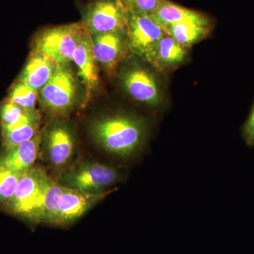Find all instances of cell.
I'll return each instance as SVG.
<instances>
[{
    "label": "cell",
    "instance_id": "obj_1",
    "mask_svg": "<svg viewBox=\"0 0 254 254\" xmlns=\"http://www.w3.org/2000/svg\"><path fill=\"white\" fill-rule=\"evenodd\" d=\"M92 136L110 154L122 159L131 158L144 145L147 136L144 120L127 113H115L92 124Z\"/></svg>",
    "mask_w": 254,
    "mask_h": 254
},
{
    "label": "cell",
    "instance_id": "obj_2",
    "mask_svg": "<svg viewBox=\"0 0 254 254\" xmlns=\"http://www.w3.org/2000/svg\"><path fill=\"white\" fill-rule=\"evenodd\" d=\"M85 31L81 22L47 28L37 35L32 52L45 55L58 64L66 65L73 60Z\"/></svg>",
    "mask_w": 254,
    "mask_h": 254
},
{
    "label": "cell",
    "instance_id": "obj_3",
    "mask_svg": "<svg viewBox=\"0 0 254 254\" xmlns=\"http://www.w3.org/2000/svg\"><path fill=\"white\" fill-rule=\"evenodd\" d=\"M81 23L91 35L126 33L128 12L121 0H89L82 5Z\"/></svg>",
    "mask_w": 254,
    "mask_h": 254
},
{
    "label": "cell",
    "instance_id": "obj_4",
    "mask_svg": "<svg viewBox=\"0 0 254 254\" xmlns=\"http://www.w3.org/2000/svg\"><path fill=\"white\" fill-rule=\"evenodd\" d=\"M121 175L116 169L94 161L78 164L64 172L59 183L66 188L90 193H104L107 187L118 183Z\"/></svg>",
    "mask_w": 254,
    "mask_h": 254
},
{
    "label": "cell",
    "instance_id": "obj_5",
    "mask_svg": "<svg viewBox=\"0 0 254 254\" xmlns=\"http://www.w3.org/2000/svg\"><path fill=\"white\" fill-rule=\"evenodd\" d=\"M50 177L43 169L33 167L23 173L7 208L10 211L36 222L47 185Z\"/></svg>",
    "mask_w": 254,
    "mask_h": 254
},
{
    "label": "cell",
    "instance_id": "obj_6",
    "mask_svg": "<svg viewBox=\"0 0 254 254\" xmlns=\"http://www.w3.org/2000/svg\"><path fill=\"white\" fill-rule=\"evenodd\" d=\"M77 85L66 65H59L54 75L41 90L40 100L49 113L63 115L72 108Z\"/></svg>",
    "mask_w": 254,
    "mask_h": 254
},
{
    "label": "cell",
    "instance_id": "obj_7",
    "mask_svg": "<svg viewBox=\"0 0 254 254\" xmlns=\"http://www.w3.org/2000/svg\"><path fill=\"white\" fill-rule=\"evenodd\" d=\"M125 33L129 51L147 63L165 34L163 28L148 15L129 12Z\"/></svg>",
    "mask_w": 254,
    "mask_h": 254
},
{
    "label": "cell",
    "instance_id": "obj_8",
    "mask_svg": "<svg viewBox=\"0 0 254 254\" xmlns=\"http://www.w3.org/2000/svg\"><path fill=\"white\" fill-rule=\"evenodd\" d=\"M120 81L127 93L139 103L157 106L163 101L158 78L147 68L139 65L129 66L122 72Z\"/></svg>",
    "mask_w": 254,
    "mask_h": 254
},
{
    "label": "cell",
    "instance_id": "obj_9",
    "mask_svg": "<svg viewBox=\"0 0 254 254\" xmlns=\"http://www.w3.org/2000/svg\"><path fill=\"white\" fill-rule=\"evenodd\" d=\"M91 37L93 54L97 63L110 74H113L119 64L126 58L129 51L126 33L114 32Z\"/></svg>",
    "mask_w": 254,
    "mask_h": 254
},
{
    "label": "cell",
    "instance_id": "obj_10",
    "mask_svg": "<svg viewBox=\"0 0 254 254\" xmlns=\"http://www.w3.org/2000/svg\"><path fill=\"white\" fill-rule=\"evenodd\" d=\"M105 194V192L90 193L64 187L58 201L56 225H68L76 221L98 200L104 198Z\"/></svg>",
    "mask_w": 254,
    "mask_h": 254
},
{
    "label": "cell",
    "instance_id": "obj_11",
    "mask_svg": "<svg viewBox=\"0 0 254 254\" xmlns=\"http://www.w3.org/2000/svg\"><path fill=\"white\" fill-rule=\"evenodd\" d=\"M72 60L86 87L87 97L90 98V95L99 86V71L93 54L92 37L86 30L81 37Z\"/></svg>",
    "mask_w": 254,
    "mask_h": 254
},
{
    "label": "cell",
    "instance_id": "obj_12",
    "mask_svg": "<svg viewBox=\"0 0 254 254\" xmlns=\"http://www.w3.org/2000/svg\"><path fill=\"white\" fill-rule=\"evenodd\" d=\"M74 139L69 128L62 124L50 127L46 135V152L52 165L61 167L71 160L74 152Z\"/></svg>",
    "mask_w": 254,
    "mask_h": 254
},
{
    "label": "cell",
    "instance_id": "obj_13",
    "mask_svg": "<svg viewBox=\"0 0 254 254\" xmlns=\"http://www.w3.org/2000/svg\"><path fill=\"white\" fill-rule=\"evenodd\" d=\"M188 48L165 33L148 63L160 71L176 68L186 61Z\"/></svg>",
    "mask_w": 254,
    "mask_h": 254
},
{
    "label": "cell",
    "instance_id": "obj_14",
    "mask_svg": "<svg viewBox=\"0 0 254 254\" xmlns=\"http://www.w3.org/2000/svg\"><path fill=\"white\" fill-rule=\"evenodd\" d=\"M41 135L38 133L34 138L4 150L0 156V164L10 170L18 173H25L31 169L39 153Z\"/></svg>",
    "mask_w": 254,
    "mask_h": 254
},
{
    "label": "cell",
    "instance_id": "obj_15",
    "mask_svg": "<svg viewBox=\"0 0 254 254\" xmlns=\"http://www.w3.org/2000/svg\"><path fill=\"white\" fill-rule=\"evenodd\" d=\"M163 29L168 36L189 48L206 38L211 31L212 24L208 16L203 14L200 17L175 23Z\"/></svg>",
    "mask_w": 254,
    "mask_h": 254
},
{
    "label": "cell",
    "instance_id": "obj_16",
    "mask_svg": "<svg viewBox=\"0 0 254 254\" xmlns=\"http://www.w3.org/2000/svg\"><path fill=\"white\" fill-rule=\"evenodd\" d=\"M58 66L59 64L48 57L32 52L18 81L26 83L38 91L46 86L54 75Z\"/></svg>",
    "mask_w": 254,
    "mask_h": 254
},
{
    "label": "cell",
    "instance_id": "obj_17",
    "mask_svg": "<svg viewBox=\"0 0 254 254\" xmlns=\"http://www.w3.org/2000/svg\"><path fill=\"white\" fill-rule=\"evenodd\" d=\"M202 14L194 10L165 0L150 16L163 28L186 20L200 17Z\"/></svg>",
    "mask_w": 254,
    "mask_h": 254
},
{
    "label": "cell",
    "instance_id": "obj_18",
    "mask_svg": "<svg viewBox=\"0 0 254 254\" xmlns=\"http://www.w3.org/2000/svg\"><path fill=\"white\" fill-rule=\"evenodd\" d=\"M64 187L59 182L50 178L47 185L41 205L37 213L36 222L56 225L58 218V201Z\"/></svg>",
    "mask_w": 254,
    "mask_h": 254
},
{
    "label": "cell",
    "instance_id": "obj_19",
    "mask_svg": "<svg viewBox=\"0 0 254 254\" xmlns=\"http://www.w3.org/2000/svg\"><path fill=\"white\" fill-rule=\"evenodd\" d=\"M40 122L20 123L13 126L1 127V138L4 150L29 141L38 134Z\"/></svg>",
    "mask_w": 254,
    "mask_h": 254
},
{
    "label": "cell",
    "instance_id": "obj_20",
    "mask_svg": "<svg viewBox=\"0 0 254 254\" xmlns=\"http://www.w3.org/2000/svg\"><path fill=\"white\" fill-rule=\"evenodd\" d=\"M40 119L39 113L36 110L26 109L9 100H6L0 108L1 127L40 122Z\"/></svg>",
    "mask_w": 254,
    "mask_h": 254
},
{
    "label": "cell",
    "instance_id": "obj_21",
    "mask_svg": "<svg viewBox=\"0 0 254 254\" xmlns=\"http://www.w3.org/2000/svg\"><path fill=\"white\" fill-rule=\"evenodd\" d=\"M23 173L10 170L0 164V205L7 206L9 204Z\"/></svg>",
    "mask_w": 254,
    "mask_h": 254
},
{
    "label": "cell",
    "instance_id": "obj_22",
    "mask_svg": "<svg viewBox=\"0 0 254 254\" xmlns=\"http://www.w3.org/2000/svg\"><path fill=\"white\" fill-rule=\"evenodd\" d=\"M38 98V91L17 80L11 87L7 100L26 109L35 110Z\"/></svg>",
    "mask_w": 254,
    "mask_h": 254
},
{
    "label": "cell",
    "instance_id": "obj_23",
    "mask_svg": "<svg viewBox=\"0 0 254 254\" xmlns=\"http://www.w3.org/2000/svg\"><path fill=\"white\" fill-rule=\"evenodd\" d=\"M165 0H121L128 12L150 16Z\"/></svg>",
    "mask_w": 254,
    "mask_h": 254
},
{
    "label": "cell",
    "instance_id": "obj_24",
    "mask_svg": "<svg viewBox=\"0 0 254 254\" xmlns=\"http://www.w3.org/2000/svg\"><path fill=\"white\" fill-rule=\"evenodd\" d=\"M242 135L247 145L254 147V103L250 115L242 127Z\"/></svg>",
    "mask_w": 254,
    "mask_h": 254
}]
</instances>
